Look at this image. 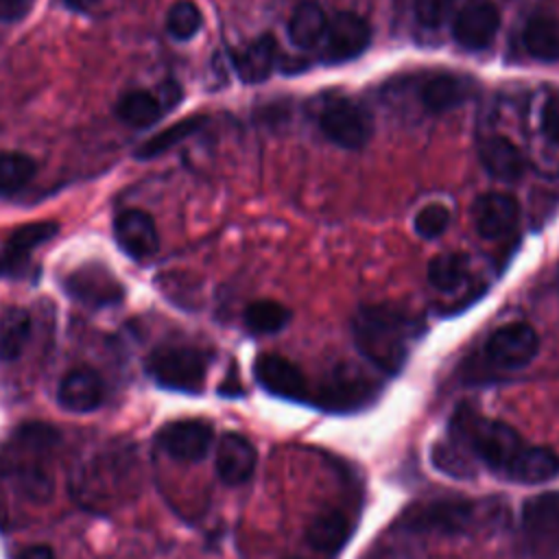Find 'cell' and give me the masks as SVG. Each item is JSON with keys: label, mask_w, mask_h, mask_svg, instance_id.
<instances>
[{"label": "cell", "mask_w": 559, "mask_h": 559, "mask_svg": "<svg viewBox=\"0 0 559 559\" xmlns=\"http://www.w3.org/2000/svg\"><path fill=\"white\" fill-rule=\"evenodd\" d=\"M469 280V258L465 253L452 251L435 255L428 262V282L443 293L461 288Z\"/></svg>", "instance_id": "29"}, {"label": "cell", "mask_w": 559, "mask_h": 559, "mask_svg": "<svg viewBox=\"0 0 559 559\" xmlns=\"http://www.w3.org/2000/svg\"><path fill=\"white\" fill-rule=\"evenodd\" d=\"M155 94L159 96V100H162V105H164L166 111L175 109V107L181 103V96H183L181 85H179L175 79L162 81V83L155 87Z\"/></svg>", "instance_id": "36"}, {"label": "cell", "mask_w": 559, "mask_h": 559, "mask_svg": "<svg viewBox=\"0 0 559 559\" xmlns=\"http://www.w3.org/2000/svg\"><path fill=\"white\" fill-rule=\"evenodd\" d=\"M500 28V13L489 0H465L452 15V37L465 50H483Z\"/></svg>", "instance_id": "8"}, {"label": "cell", "mask_w": 559, "mask_h": 559, "mask_svg": "<svg viewBox=\"0 0 559 559\" xmlns=\"http://www.w3.org/2000/svg\"><path fill=\"white\" fill-rule=\"evenodd\" d=\"M328 15L321 9V4L306 0L297 4L288 20V39L293 46L301 50H312L323 41L325 28H328Z\"/></svg>", "instance_id": "23"}, {"label": "cell", "mask_w": 559, "mask_h": 559, "mask_svg": "<svg viewBox=\"0 0 559 559\" xmlns=\"http://www.w3.org/2000/svg\"><path fill=\"white\" fill-rule=\"evenodd\" d=\"M371 397V384L358 376L336 373L321 393V404L334 411L356 408Z\"/></svg>", "instance_id": "27"}, {"label": "cell", "mask_w": 559, "mask_h": 559, "mask_svg": "<svg viewBox=\"0 0 559 559\" xmlns=\"http://www.w3.org/2000/svg\"><path fill=\"white\" fill-rule=\"evenodd\" d=\"M255 380L264 391L284 400H306L308 382L297 365L277 354H262L253 362Z\"/></svg>", "instance_id": "12"}, {"label": "cell", "mask_w": 559, "mask_h": 559, "mask_svg": "<svg viewBox=\"0 0 559 559\" xmlns=\"http://www.w3.org/2000/svg\"><path fill=\"white\" fill-rule=\"evenodd\" d=\"M37 164L31 155L7 151L0 153V194H13L22 190L35 175Z\"/></svg>", "instance_id": "31"}, {"label": "cell", "mask_w": 559, "mask_h": 559, "mask_svg": "<svg viewBox=\"0 0 559 559\" xmlns=\"http://www.w3.org/2000/svg\"><path fill=\"white\" fill-rule=\"evenodd\" d=\"M522 41L531 57L546 63L559 61V20L548 13L531 15L524 24Z\"/></svg>", "instance_id": "22"}, {"label": "cell", "mask_w": 559, "mask_h": 559, "mask_svg": "<svg viewBox=\"0 0 559 559\" xmlns=\"http://www.w3.org/2000/svg\"><path fill=\"white\" fill-rule=\"evenodd\" d=\"M542 131L552 142L559 144V98H548L542 107Z\"/></svg>", "instance_id": "35"}, {"label": "cell", "mask_w": 559, "mask_h": 559, "mask_svg": "<svg viewBox=\"0 0 559 559\" xmlns=\"http://www.w3.org/2000/svg\"><path fill=\"white\" fill-rule=\"evenodd\" d=\"M371 41V28L365 17L352 11L334 13L328 20L321 55L328 63H345L367 50Z\"/></svg>", "instance_id": "7"}, {"label": "cell", "mask_w": 559, "mask_h": 559, "mask_svg": "<svg viewBox=\"0 0 559 559\" xmlns=\"http://www.w3.org/2000/svg\"><path fill=\"white\" fill-rule=\"evenodd\" d=\"M31 336V314L20 306H9L0 312V360H15Z\"/></svg>", "instance_id": "26"}, {"label": "cell", "mask_w": 559, "mask_h": 559, "mask_svg": "<svg viewBox=\"0 0 559 559\" xmlns=\"http://www.w3.org/2000/svg\"><path fill=\"white\" fill-rule=\"evenodd\" d=\"M33 4L35 0H0V20L17 22L33 9Z\"/></svg>", "instance_id": "37"}, {"label": "cell", "mask_w": 559, "mask_h": 559, "mask_svg": "<svg viewBox=\"0 0 559 559\" xmlns=\"http://www.w3.org/2000/svg\"><path fill=\"white\" fill-rule=\"evenodd\" d=\"M66 293L92 308L114 306L124 297V288L120 286V282L107 269L94 264L76 269L66 280Z\"/></svg>", "instance_id": "13"}, {"label": "cell", "mask_w": 559, "mask_h": 559, "mask_svg": "<svg viewBox=\"0 0 559 559\" xmlns=\"http://www.w3.org/2000/svg\"><path fill=\"white\" fill-rule=\"evenodd\" d=\"M474 520V507L467 500H432L426 504L411 507L402 526L413 533H439L452 535L463 533Z\"/></svg>", "instance_id": "6"}, {"label": "cell", "mask_w": 559, "mask_h": 559, "mask_svg": "<svg viewBox=\"0 0 559 559\" xmlns=\"http://www.w3.org/2000/svg\"><path fill=\"white\" fill-rule=\"evenodd\" d=\"M255 448L238 432H225L216 448V472L223 483L240 485L251 478L255 469Z\"/></svg>", "instance_id": "16"}, {"label": "cell", "mask_w": 559, "mask_h": 559, "mask_svg": "<svg viewBox=\"0 0 559 559\" xmlns=\"http://www.w3.org/2000/svg\"><path fill=\"white\" fill-rule=\"evenodd\" d=\"M105 386L90 367H76L63 376L57 389V402L72 413H90L103 404Z\"/></svg>", "instance_id": "15"}, {"label": "cell", "mask_w": 559, "mask_h": 559, "mask_svg": "<svg viewBox=\"0 0 559 559\" xmlns=\"http://www.w3.org/2000/svg\"><path fill=\"white\" fill-rule=\"evenodd\" d=\"M472 221L478 236L487 240L504 238L520 221V203L507 192H485L472 205Z\"/></svg>", "instance_id": "10"}, {"label": "cell", "mask_w": 559, "mask_h": 559, "mask_svg": "<svg viewBox=\"0 0 559 559\" xmlns=\"http://www.w3.org/2000/svg\"><path fill=\"white\" fill-rule=\"evenodd\" d=\"M203 24V17H201V11L197 9L194 2L190 0H179L170 7L168 15H166V31L173 39L177 41H188L192 39L199 28Z\"/></svg>", "instance_id": "32"}, {"label": "cell", "mask_w": 559, "mask_h": 559, "mask_svg": "<svg viewBox=\"0 0 559 559\" xmlns=\"http://www.w3.org/2000/svg\"><path fill=\"white\" fill-rule=\"evenodd\" d=\"M290 319V310L273 299L251 301L245 310V325L255 334L280 332Z\"/></svg>", "instance_id": "30"}, {"label": "cell", "mask_w": 559, "mask_h": 559, "mask_svg": "<svg viewBox=\"0 0 559 559\" xmlns=\"http://www.w3.org/2000/svg\"><path fill=\"white\" fill-rule=\"evenodd\" d=\"M277 41L273 35H260L251 44H247L242 50H236L231 55V63L240 81L245 83H262L269 79L277 63Z\"/></svg>", "instance_id": "17"}, {"label": "cell", "mask_w": 559, "mask_h": 559, "mask_svg": "<svg viewBox=\"0 0 559 559\" xmlns=\"http://www.w3.org/2000/svg\"><path fill=\"white\" fill-rule=\"evenodd\" d=\"M522 528L535 557L552 559L559 552V491H544L522 507Z\"/></svg>", "instance_id": "4"}, {"label": "cell", "mask_w": 559, "mask_h": 559, "mask_svg": "<svg viewBox=\"0 0 559 559\" xmlns=\"http://www.w3.org/2000/svg\"><path fill=\"white\" fill-rule=\"evenodd\" d=\"M146 371L164 389L197 393L205 380L207 358L194 347L162 345L146 358Z\"/></svg>", "instance_id": "3"}, {"label": "cell", "mask_w": 559, "mask_h": 559, "mask_svg": "<svg viewBox=\"0 0 559 559\" xmlns=\"http://www.w3.org/2000/svg\"><path fill=\"white\" fill-rule=\"evenodd\" d=\"M164 114L166 109L155 90H131L116 103V116L133 129H146L155 124Z\"/></svg>", "instance_id": "24"}, {"label": "cell", "mask_w": 559, "mask_h": 559, "mask_svg": "<svg viewBox=\"0 0 559 559\" xmlns=\"http://www.w3.org/2000/svg\"><path fill=\"white\" fill-rule=\"evenodd\" d=\"M94 2H96V0H66V4H68V7H72V9H79V11H85V9H90Z\"/></svg>", "instance_id": "39"}, {"label": "cell", "mask_w": 559, "mask_h": 559, "mask_svg": "<svg viewBox=\"0 0 559 559\" xmlns=\"http://www.w3.org/2000/svg\"><path fill=\"white\" fill-rule=\"evenodd\" d=\"M114 236L118 240V247L135 260L153 255L159 247L155 221L151 218V214L138 207L118 212L114 221Z\"/></svg>", "instance_id": "14"}, {"label": "cell", "mask_w": 559, "mask_h": 559, "mask_svg": "<svg viewBox=\"0 0 559 559\" xmlns=\"http://www.w3.org/2000/svg\"><path fill=\"white\" fill-rule=\"evenodd\" d=\"M59 441V432L44 421H28L13 432L11 452L4 454V472L33 502L50 498L52 478L44 465L46 452Z\"/></svg>", "instance_id": "2"}, {"label": "cell", "mask_w": 559, "mask_h": 559, "mask_svg": "<svg viewBox=\"0 0 559 559\" xmlns=\"http://www.w3.org/2000/svg\"><path fill=\"white\" fill-rule=\"evenodd\" d=\"M539 349V336L528 323H509L498 328L485 345L487 358L502 369L528 365Z\"/></svg>", "instance_id": "9"}, {"label": "cell", "mask_w": 559, "mask_h": 559, "mask_svg": "<svg viewBox=\"0 0 559 559\" xmlns=\"http://www.w3.org/2000/svg\"><path fill=\"white\" fill-rule=\"evenodd\" d=\"M559 474V454L546 445H524L511 465L507 467L504 476L526 485H539Z\"/></svg>", "instance_id": "18"}, {"label": "cell", "mask_w": 559, "mask_h": 559, "mask_svg": "<svg viewBox=\"0 0 559 559\" xmlns=\"http://www.w3.org/2000/svg\"><path fill=\"white\" fill-rule=\"evenodd\" d=\"M352 535L349 520L338 511H325L317 515L306 531V539L312 548L325 555L338 552Z\"/></svg>", "instance_id": "25"}, {"label": "cell", "mask_w": 559, "mask_h": 559, "mask_svg": "<svg viewBox=\"0 0 559 559\" xmlns=\"http://www.w3.org/2000/svg\"><path fill=\"white\" fill-rule=\"evenodd\" d=\"M212 424L203 419H179L159 428L157 443L170 456L181 461H199L212 445Z\"/></svg>", "instance_id": "11"}, {"label": "cell", "mask_w": 559, "mask_h": 559, "mask_svg": "<svg viewBox=\"0 0 559 559\" xmlns=\"http://www.w3.org/2000/svg\"><path fill=\"white\" fill-rule=\"evenodd\" d=\"M452 9L454 0H413V13L424 28H439Z\"/></svg>", "instance_id": "34"}, {"label": "cell", "mask_w": 559, "mask_h": 559, "mask_svg": "<svg viewBox=\"0 0 559 559\" xmlns=\"http://www.w3.org/2000/svg\"><path fill=\"white\" fill-rule=\"evenodd\" d=\"M59 225L52 221H37L20 225L7 240L4 251L0 255V273L20 271V266L26 262L31 251L46 240H50L57 234Z\"/></svg>", "instance_id": "19"}, {"label": "cell", "mask_w": 559, "mask_h": 559, "mask_svg": "<svg viewBox=\"0 0 559 559\" xmlns=\"http://www.w3.org/2000/svg\"><path fill=\"white\" fill-rule=\"evenodd\" d=\"M356 347L386 373L400 371L408 354L411 321L391 306H362L352 319Z\"/></svg>", "instance_id": "1"}, {"label": "cell", "mask_w": 559, "mask_h": 559, "mask_svg": "<svg viewBox=\"0 0 559 559\" xmlns=\"http://www.w3.org/2000/svg\"><path fill=\"white\" fill-rule=\"evenodd\" d=\"M478 157H480V164L485 166V170L491 177L502 179V181L520 179L526 168L522 151L509 138H502V135L485 138L480 142Z\"/></svg>", "instance_id": "20"}, {"label": "cell", "mask_w": 559, "mask_h": 559, "mask_svg": "<svg viewBox=\"0 0 559 559\" xmlns=\"http://www.w3.org/2000/svg\"><path fill=\"white\" fill-rule=\"evenodd\" d=\"M17 559H55V555L48 546H31L24 552H20Z\"/></svg>", "instance_id": "38"}, {"label": "cell", "mask_w": 559, "mask_h": 559, "mask_svg": "<svg viewBox=\"0 0 559 559\" xmlns=\"http://www.w3.org/2000/svg\"><path fill=\"white\" fill-rule=\"evenodd\" d=\"M474 92V83L461 74H437L421 83L419 98L428 111H448L463 105Z\"/></svg>", "instance_id": "21"}, {"label": "cell", "mask_w": 559, "mask_h": 559, "mask_svg": "<svg viewBox=\"0 0 559 559\" xmlns=\"http://www.w3.org/2000/svg\"><path fill=\"white\" fill-rule=\"evenodd\" d=\"M207 122L205 116H190V118H183L175 124H170L168 129L151 135L146 142H142L135 151V157L138 159H153L166 151H170L173 146H177L179 142L188 140L190 135H194L197 131H201V127Z\"/></svg>", "instance_id": "28"}, {"label": "cell", "mask_w": 559, "mask_h": 559, "mask_svg": "<svg viewBox=\"0 0 559 559\" xmlns=\"http://www.w3.org/2000/svg\"><path fill=\"white\" fill-rule=\"evenodd\" d=\"M448 225H450V210L441 203L424 205L413 218V227L421 238H437L445 231Z\"/></svg>", "instance_id": "33"}, {"label": "cell", "mask_w": 559, "mask_h": 559, "mask_svg": "<svg viewBox=\"0 0 559 559\" xmlns=\"http://www.w3.org/2000/svg\"><path fill=\"white\" fill-rule=\"evenodd\" d=\"M319 129L341 148H360L371 138V118L367 109L349 98L330 100L319 114Z\"/></svg>", "instance_id": "5"}]
</instances>
